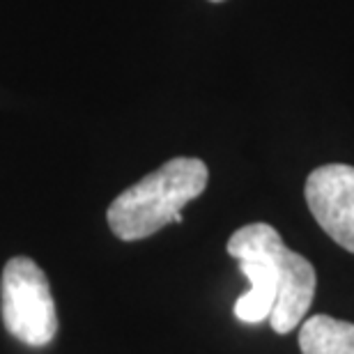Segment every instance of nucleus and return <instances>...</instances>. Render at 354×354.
I'll list each match as a JSON object with an SVG mask.
<instances>
[{
	"mask_svg": "<svg viewBox=\"0 0 354 354\" xmlns=\"http://www.w3.org/2000/svg\"><path fill=\"white\" fill-rule=\"evenodd\" d=\"M228 253L237 260L251 290L235 301L239 322L269 320L276 334H290L308 313L317 274L299 253L290 251L269 223H251L232 232Z\"/></svg>",
	"mask_w": 354,
	"mask_h": 354,
	"instance_id": "obj_1",
	"label": "nucleus"
},
{
	"mask_svg": "<svg viewBox=\"0 0 354 354\" xmlns=\"http://www.w3.org/2000/svg\"><path fill=\"white\" fill-rule=\"evenodd\" d=\"M205 161L177 157L124 189L109 205L106 218L113 235L122 242H138L168 223L182 221V209L207 189Z\"/></svg>",
	"mask_w": 354,
	"mask_h": 354,
	"instance_id": "obj_2",
	"label": "nucleus"
},
{
	"mask_svg": "<svg viewBox=\"0 0 354 354\" xmlns=\"http://www.w3.org/2000/svg\"><path fill=\"white\" fill-rule=\"evenodd\" d=\"M3 324L17 341L30 348H44L58 334V313L48 279L35 260L12 258L0 283Z\"/></svg>",
	"mask_w": 354,
	"mask_h": 354,
	"instance_id": "obj_3",
	"label": "nucleus"
},
{
	"mask_svg": "<svg viewBox=\"0 0 354 354\" xmlns=\"http://www.w3.org/2000/svg\"><path fill=\"white\" fill-rule=\"evenodd\" d=\"M308 209L320 228L345 251L354 253V166L315 168L304 187Z\"/></svg>",
	"mask_w": 354,
	"mask_h": 354,
	"instance_id": "obj_4",
	"label": "nucleus"
},
{
	"mask_svg": "<svg viewBox=\"0 0 354 354\" xmlns=\"http://www.w3.org/2000/svg\"><path fill=\"white\" fill-rule=\"evenodd\" d=\"M301 354H354V324L331 315H313L299 327Z\"/></svg>",
	"mask_w": 354,
	"mask_h": 354,
	"instance_id": "obj_5",
	"label": "nucleus"
},
{
	"mask_svg": "<svg viewBox=\"0 0 354 354\" xmlns=\"http://www.w3.org/2000/svg\"><path fill=\"white\" fill-rule=\"evenodd\" d=\"M212 3H223V0H212Z\"/></svg>",
	"mask_w": 354,
	"mask_h": 354,
	"instance_id": "obj_6",
	"label": "nucleus"
}]
</instances>
